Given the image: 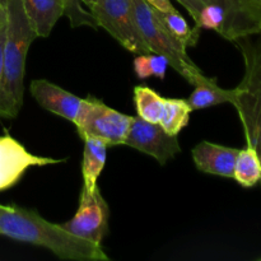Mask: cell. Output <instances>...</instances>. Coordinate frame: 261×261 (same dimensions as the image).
<instances>
[{"label":"cell","instance_id":"obj_1","mask_svg":"<svg viewBox=\"0 0 261 261\" xmlns=\"http://www.w3.org/2000/svg\"><path fill=\"white\" fill-rule=\"evenodd\" d=\"M0 234L19 242L45 247L63 260L109 261L101 245L69 233L32 209L0 204Z\"/></svg>","mask_w":261,"mask_h":261},{"label":"cell","instance_id":"obj_2","mask_svg":"<svg viewBox=\"0 0 261 261\" xmlns=\"http://www.w3.org/2000/svg\"><path fill=\"white\" fill-rule=\"evenodd\" d=\"M5 9L7 31L3 51V94L7 119H15L23 106L25 58L37 35L25 14L22 0H8Z\"/></svg>","mask_w":261,"mask_h":261},{"label":"cell","instance_id":"obj_3","mask_svg":"<svg viewBox=\"0 0 261 261\" xmlns=\"http://www.w3.org/2000/svg\"><path fill=\"white\" fill-rule=\"evenodd\" d=\"M233 42L245 63L244 78L234 88L233 106L239 112L246 144L256 149L261 160V30Z\"/></svg>","mask_w":261,"mask_h":261},{"label":"cell","instance_id":"obj_4","mask_svg":"<svg viewBox=\"0 0 261 261\" xmlns=\"http://www.w3.org/2000/svg\"><path fill=\"white\" fill-rule=\"evenodd\" d=\"M135 20L150 53L163 55L170 65L190 84L195 86L204 76L186 53V47L161 24L153 8L145 0H133Z\"/></svg>","mask_w":261,"mask_h":261},{"label":"cell","instance_id":"obj_5","mask_svg":"<svg viewBox=\"0 0 261 261\" xmlns=\"http://www.w3.org/2000/svg\"><path fill=\"white\" fill-rule=\"evenodd\" d=\"M132 121L133 116L116 111L101 99L88 96L82 98L74 125L82 139L87 137L98 138L106 142L109 147H115L124 144Z\"/></svg>","mask_w":261,"mask_h":261},{"label":"cell","instance_id":"obj_6","mask_svg":"<svg viewBox=\"0 0 261 261\" xmlns=\"http://www.w3.org/2000/svg\"><path fill=\"white\" fill-rule=\"evenodd\" d=\"M97 25L130 53L150 54L135 20L133 0H98L89 8Z\"/></svg>","mask_w":261,"mask_h":261},{"label":"cell","instance_id":"obj_7","mask_svg":"<svg viewBox=\"0 0 261 261\" xmlns=\"http://www.w3.org/2000/svg\"><path fill=\"white\" fill-rule=\"evenodd\" d=\"M22 4L37 37L47 38L64 14L68 15L71 27H98L91 10L84 9L81 0H22Z\"/></svg>","mask_w":261,"mask_h":261},{"label":"cell","instance_id":"obj_8","mask_svg":"<svg viewBox=\"0 0 261 261\" xmlns=\"http://www.w3.org/2000/svg\"><path fill=\"white\" fill-rule=\"evenodd\" d=\"M109 221L110 208L101 189L97 186L89 190L83 186L75 216L61 223V227L74 236L102 246V241L109 234Z\"/></svg>","mask_w":261,"mask_h":261},{"label":"cell","instance_id":"obj_9","mask_svg":"<svg viewBox=\"0 0 261 261\" xmlns=\"http://www.w3.org/2000/svg\"><path fill=\"white\" fill-rule=\"evenodd\" d=\"M124 144L152 155L160 165H165L181 152L177 135L168 134L160 124H152L139 116L133 117Z\"/></svg>","mask_w":261,"mask_h":261},{"label":"cell","instance_id":"obj_10","mask_svg":"<svg viewBox=\"0 0 261 261\" xmlns=\"http://www.w3.org/2000/svg\"><path fill=\"white\" fill-rule=\"evenodd\" d=\"M65 162V160L40 157L28 152L17 139L5 134L0 137V193L19 182L31 167Z\"/></svg>","mask_w":261,"mask_h":261},{"label":"cell","instance_id":"obj_11","mask_svg":"<svg viewBox=\"0 0 261 261\" xmlns=\"http://www.w3.org/2000/svg\"><path fill=\"white\" fill-rule=\"evenodd\" d=\"M30 92L38 105L70 122H75L82 98L61 87L46 81L36 79L30 84Z\"/></svg>","mask_w":261,"mask_h":261},{"label":"cell","instance_id":"obj_12","mask_svg":"<svg viewBox=\"0 0 261 261\" xmlns=\"http://www.w3.org/2000/svg\"><path fill=\"white\" fill-rule=\"evenodd\" d=\"M239 149L203 140L191 150L196 168L209 175L233 178L234 163Z\"/></svg>","mask_w":261,"mask_h":261},{"label":"cell","instance_id":"obj_13","mask_svg":"<svg viewBox=\"0 0 261 261\" xmlns=\"http://www.w3.org/2000/svg\"><path fill=\"white\" fill-rule=\"evenodd\" d=\"M193 17L194 23L198 22L200 10L208 4H219L227 10L231 22L232 36L234 40L261 30V24L246 12L239 0H177Z\"/></svg>","mask_w":261,"mask_h":261},{"label":"cell","instance_id":"obj_14","mask_svg":"<svg viewBox=\"0 0 261 261\" xmlns=\"http://www.w3.org/2000/svg\"><path fill=\"white\" fill-rule=\"evenodd\" d=\"M195 91L186 101L191 110H205L221 103H232L236 97V89H224L218 86L217 78L204 75L195 84Z\"/></svg>","mask_w":261,"mask_h":261},{"label":"cell","instance_id":"obj_15","mask_svg":"<svg viewBox=\"0 0 261 261\" xmlns=\"http://www.w3.org/2000/svg\"><path fill=\"white\" fill-rule=\"evenodd\" d=\"M83 161H82V176H83V186L89 190H93L97 186L99 176L103 171L107 158L106 142L93 137L84 138Z\"/></svg>","mask_w":261,"mask_h":261},{"label":"cell","instance_id":"obj_16","mask_svg":"<svg viewBox=\"0 0 261 261\" xmlns=\"http://www.w3.org/2000/svg\"><path fill=\"white\" fill-rule=\"evenodd\" d=\"M233 178L244 188H252L261 181V160L256 149L246 145L239 149L234 163Z\"/></svg>","mask_w":261,"mask_h":261},{"label":"cell","instance_id":"obj_17","mask_svg":"<svg viewBox=\"0 0 261 261\" xmlns=\"http://www.w3.org/2000/svg\"><path fill=\"white\" fill-rule=\"evenodd\" d=\"M154 14L157 15L158 20L161 24L168 31L173 38L182 43L185 47L188 46H195L200 36V31L196 30L195 27L190 28L189 27L188 22L185 18L180 14L176 9L170 10V12H161L153 8Z\"/></svg>","mask_w":261,"mask_h":261},{"label":"cell","instance_id":"obj_18","mask_svg":"<svg viewBox=\"0 0 261 261\" xmlns=\"http://www.w3.org/2000/svg\"><path fill=\"white\" fill-rule=\"evenodd\" d=\"M134 105L140 119L152 124H158L162 116L165 99L147 86H137L133 91Z\"/></svg>","mask_w":261,"mask_h":261},{"label":"cell","instance_id":"obj_19","mask_svg":"<svg viewBox=\"0 0 261 261\" xmlns=\"http://www.w3.org/2000/svg\"><path fill=\"white\" fill-rule=\"evenodd\" d=\"M191 112L193 110L186 99L166 98L162 116L158 124L168 134L177 135L189 124Z\"/></svg>","mask_w":261,"mask_h":261},{"label":"cell","instance_id":"obj_20","mask_svg":"<svg viewBox=\"0 0 261 261\" xmlns=\"http://www.w3.org/2000/svg\"><path fill=\"white\" fill-rule=\"evenodd\" d=\"M133 65H134V73L138 79H147L152 76L149 54H139V55H137Z\"/></svg>","mask_w":261,"mask_h":261},{"label":"cell","instance_id":"obj_21","mask_svg":"<svg viewBox=\"0 0 261 261\" xmlns=\"http://www.w3.org/2000/svg\"><path fill=\"white\" fill-rule=\"evenodd\" d=\"M149 61H150V69H152V76H155L158 79H165L166 71H167L168 63L167 59L160 54H149Z\"/></svg>","mask_w":261,"mask_h":261},{"label":"cell","instance_id":"obj_22","mask_svg":"<svg viewBox=\"0 0 261 261\" xmlns=\"http://www.w3.org/2000/svg\"><path fill=\"white\" fill-rule=\"evenodd\" d=\"M5 31L7 24L4 27H0V117L7 119V109H5L4 94H3V51H4V41H5Z\"/></svg>","mask_w":261,"mask_h":261},{"label":"cell","instance_id":"obj_23","mask_svg":"<svg viewBox=\"0 0 261 261\" xmlns=\"http://www.w3.org/2000/svg\"><path fill=\"white\" fill-rule=\"evenodd\" d=\"M252 18L261 24V0H239Z\"/></svg>","mask_w":261,"mask_h":261},{"label":"cell","instance_id":"obj_24","mask_svg":"<svg viewBox=\"0 0 261 261\" xmlns=\"http://www.w3.org/2000/svg\"><path fill=\"white\" fill-rule=\"evenodd\" d=\"M145 2L152 8L161 10V12H170V10L175 9L173 5L171 4V0H145Z\"/></svg>","mask_w":261,"mask_h":261},{"label":"cell","instance_id":"obj_25","mask_svg":"<svg viewBox=\"0 0 261 261\" xmlns=\"http://www.w3.org/2000/svg\"><path fill=\"white\" fill-rule=\"evenodd\" d=\"M5 24H7V9L0 3V27H4Z\"/></svg>","mask_w":261,"mask_h":261},{"label":"cell","instance_id":"obj_26","mask_svg":"<svg viewBox=\"0 0 261 261\" xmlns=\"http://www.w3.org/2000/svg\"><path fill=\"white\" fill-rule=\"evenodd\" d=\"M81 2L83 3V4L86 5V7H88V9H89V8L93 7V5L96 4V3L98 2V0H81Z\"/></svg>","mask_w":261,"mask_h":261},{"label":"cell","instance_id":"obj_27","mask_svg":"<svg viewBox=\"0 0 261 261\" xmlns=\"http://www.w3.org/2000/svg\"><path fill=\"white\" fill-rule=\"evenodd\" d=\"M7 2H8V0H0V3H2V4L4 5V7H5V3H7Z\"/></svg>","mask_w":261,"mask_h":261},{"label":"cell","instance_id":"obj_28","mask_svg":"<svg viewBox=\"0 0 261 261\" xmlns=\"http://www.w3.org/2000/svg\"><path fill=\"white\" fill-rule=\"evenodd\" d=\"M259 260H261V257H260V259H259Z\"/></svg>","mask_w":261,"mask_h":261}]
</instances>
